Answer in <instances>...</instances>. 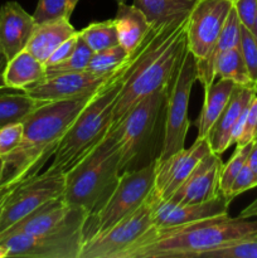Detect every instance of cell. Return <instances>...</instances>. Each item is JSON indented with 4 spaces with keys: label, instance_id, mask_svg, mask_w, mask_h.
<instances>
[{
    "label": "cell",
    "instance_id": "f1b7e54d",
    "mask_svg": "<svg viewBox=\"0 0 257 258\" xmlns=\"http://www.w3.org/2000/svg\"><path fill=\"white\" fill-rule=\"evenodd\" d=\"M131 55L133 54L127 53V50L123 49L120 44L113 45L107 49L93 53L87 66V71L95 75L111 76L122 68Z\"/></svg>",
    "mask_w": 257,
    "mask_h": 258
},
{
    "label": "cell",
    "instance_id": "6da1fadb",
    "mask_svg": "<svg viewBox=\"0 0 257 258\" xmlns=\"http://www.w3.org/2000/svg\"><path fill=\"white\" fill-rule=\"evenodd\" d=\"M185 25L186 20L153 29L134 53L116 98L112 125L144 97L170 85L188 49Z\"/></svg>",
    "mask_w": 257,
    "mask_h": 258
},
{
    "label": "cell",
    "instance_id": "d590c367",
    "mask_svg": "<svg viewBox=\"0 0 257 258\" xmlns=\"http://www.w3.org/2000/svg\"><path fill=\"white\" fill-rule=\"evenodd\" d=\"M257 139V95L252 100L247 111L246 120H244L243 130L237 140V146H243L247 144L253 143Z\"/></svg>",
    "mask_w": 257,
    "mask_h": 258
},
{
    "label": "cell",
    "instance_id": "44dd1931",
    "mask_svg": "<svg viewBox=\"0 0 257 258\" xmlns=\"http://www.w3.org/2000/svg\"><path fill=\"white\" fill-rule=\"evenodd\" d=\"M78 30L73 27L70 17H62L48 22L37 23L25 49L37 59L45 63L50 53Z\"/></svg>",
    "mask_w": 257,
    "mask_h": 258
},
{
    "label": "cell",
    "instance_id": "f907efd6",
    "mask_svg": "<svg viewBox=\"0 0 257 258\" xmlns=\"http://www.w3.org/2000/svg\"><path fill=\"white\" fill-rule=\"evenodd\" d=\"M252 236H253V237H256V238H257V231H256V232H254V233H253V234H252Z\"/></svg>",
    "mask_w": 257,
    "mask_h": 258
},
{
    "label": "cell",
    "instance_id": "4dcf8cb0",
    "mask_svg": "<svg viewBox=\"0 0 257 258\" xmlns=\"http://www.w3.org/2000/svg\"><path fill=\"white\" fill-rule=\"evenodd\" d=\"M80 34V33H78ZM93 52L88 48V45L78 38L76 49L70 57L63 62L57 63L53 66H47L45 67V77L49 76L59 75V73H70V72H81V71L87 70V66L90 63L91 57Z\"/></svg>",
    "mask_w": 257,
    "mask_h": 258
},
{
    "label": "cell",
    "instance_id": "8992f818",
    "mask_svg": "<svg viewBox=\"0 0 257 258\" xmlns=\"http://www.w3.org/2000/svg\"><path fill=\"white\" fill-rule=\"evenodd\" d=\"M121 176L117 143L108 131L102 141L65 173L63 199L90 214L105 204Z\"/></svg>",
    "mask_w": 257,
    "mask_h": 258
},
{
    "label": "cell",
    "instance_id": "8d00e7d4",
    "mask_svg": "<svg viewBox=\"0 0 257 258\" xmlns=\"http://www.w3.org/2000/svg\"><path fill=\"white\" fill-rule=\"evenodd\" d=\"M256 186H257L256 179H254L251 169H249V166L247 165L246 163V165L242 168V170L239 171L238 175L236 176V179H234L233 183H232L228 193L226 194V198L231 202L232 199L238 197L239 194L244 193V191L249 190V189L256 188Z\"/></svg>",
    "mask_w": 257,
    "mask_h": 258
},
{
    "label": "cell",
    "instance_id": "52a82bcc",
    "mask_svg": "<svg viewBox=\"0 0 257 258\" xmlns=\"http://www.w3.org/2000/svg\"><path fill=\"white\" fill-rule=\"evenodd\" d=\"M155 161L140 169L121 174L107 201L96 213L87 216L83 226V242L107 231L138 211L154 190Z\"/></svg>",
    "mask_w": 257,
    "mask_h": 258
},
{
    "label": "cell",
    "instance_id": "7402d4cb",
    "mask_svg": "<svg viewBox=\"0 0 257 258\" xmlns=\"http://www.w3.org/2000/svg\"><path fill=\"white\" fill-rule=\"evenodd\" d=\"M239 42H241V22L237 17L236 10L232 7L228 17H227L223 30H222L218 40L214 44L213 49L211 50L208 57L203 60H199V62L196 60L197 81L202 83L203 90H207L216 80V77H214V63H216L217 58L231 48L239 47Z\"/></svg>",
    "mask_w": 257,
    "mask_h": 258
},
{
    "label": "cell",
    "instance_id": "e0dca14e",
    "mask_svg": "<svg viewBox=\"0 0 257 258\" xmlns=\"http://www.w3.org/2000/svg\"><path fill=\"white\" fill-rule=\"evenodd\" d=\"M223 161L221 155L209 153L194 168L190 175L168 201L176 204H201L222 196L219 189Z\"/></svg>",
    "mask_w": 257,
    "mask_h": 258
},
{
    "label": "cell",
    "instance_id": "7c38bea8",
    "mask_svg": "<svg viewBox=\"0 0 257 258\" xmlns=\"http://www.w3.org/2000/svg\"><path fill=\"white\" fill-rule=\"evenodd\" d=\"M233 3L228 0H197L186 19V48L197 62L208 57L218 40Z\"/></svg>",
    "mask_w": 257,
    "mask_h": 258
},
{
    "label": "cell",
    "instance_id": "e575fe53",
    "mask_svg": "<svg viewBox=\"0 0 257 258\" xmlns=\"http://www.w3.org/2000/svg\"><path fill=\"white\" fill-rule=\"evenodd\" d=\"M24 135L23 122H14L0 127V159L9 156L20 145Z\"/></svg>",
    "mask_w": 257,
    "mask_h": 258
},
{
    "label": "cell",
    "instance_id": "1f68e13d",
    "mask_svg": "<svg viewBox=\"0 0 257 258\" xmlns=\"http://www.w3.org/2000/svg\"><path fill=\"white\" fill-rule=\"evenodd\" d=\"M251 146L252 143L243 146H237L232 158L228 160V163L223 164L221 179H219V189H221V193L223 194L224 197L228 193L229 188H231L232 183H233V180L236 179V176L238 175V173L242 170V168L246 165L247 158H248L249 150H251Z\"/></svg>",
    "mask_w": 257,
    "mask_h": 258
},
{
    "label": "cell",
    "instance_id": "ab89813d",
    "mask_svg": "<svg viewBox=\"0 0 257 258\" xmlns=\"http://www.w3.org/2000/svg\"><path fill=\"white\" fill-rule=\"evenodd\" d=\"M247 165L251 169L254 179L257 181V139L252 143L251 150H249L248 158H247Z\"/></svg>",
    "mask_w": 257,
    "mask_h": 258
},
{
    "label": "cell",
    "instance_id": "5b68a950",
    "mask_svg": "<svg viewBox=\"0 0 257 258\" xmlns=\"http://www.w3.org/2000/svg\"><path fill=\"white\" fill-rule=\"evenodd\" d=\"M168 87L144 97L111 126L110 133L120 150L121 174L143 168L159 158Z\"/></svg>",
    "mask_w": 257,
    "mask_h": 258
},
{
    "label": "cell",
    "instance_id": "30bf717a",
    "mask_svg": "<svg viewBox=\"0 0 257 258\" xmlns=\"http://www.w3.org/2000/svg\"><path fill=\"white\" fill-rule=\"evenodd\" d=\"M154 228L149 197L133 214L83 242L80 258H127L134 247Z\"/></svg>",
    "mask_w": 257,
    "mask_h": 258
},
{
    "label": "cell",
    "instance_id": "ac0fdd59",
    "mask_svg": "<svg viewBox=\"0 0 257 258\" xmlns=\"http://www.w3.org/2000/svg\"><path fill=\"white\" fill-rule=\"evenodd\" d=\"M87 216V212L81 208H73L63 199V197H60L43 204L7 231L23 232L28 234L52 233L86 219Z\"/></svg>",
    "mask_w": 257,
    "mask_h": 258
},
{
    "label": "cell",
    "instance_id": "d4e9b609",
    "mask_svg": "<svg viewBox=\"0 0 257 258\" xmlns=\"http://www.w3.org/2000/svg\"><path fill=\"white\" fill-rule=\"evenodd\" d=\"M197 0H134L153 29L185 22Z\"/></svg>",
    "mask_w": 257,
    "mask_h": 258
},
{
    "label": "cell",
    "instance_id": "74e56055",
    "mask_svg": "<svg viewBox=\"0 0 257 258\" xmlns=\"http://www.w3.org/2000/svg\"><path fill=\"white\" fill-rule=\"evenodd\" d=\"M233 8L241 25L252 30L257 17V0H236L233 3Z\"/></svg>",
    "mask_w": 257,
    "mask_h": 258
},
{
    "label": "cell",
    "instance_id": "f546056e",
    "mask_svg": "<svg viewBox=\"0 0 257 258\" xmlns=\"http://www.w3.org/2000/svg\"><path fill=\"white\" fill-rule=\"evenodd\" d=\"M199 258H257V238L251 236L227 242L204 252Z\"/></svg>",
    "mask_w": 257,
    "mask_h": 258
},
{
    "label": "cell",
    "instance_id": "277c9868",
    "mask_svg": "<svg viewBox=\"0 0 257 258\" xmlns=\"http://www.w3.org/2000/svg\"><path fill=\"white\" fill-rule=\"evenodd\" d=\"M134 54L81 110L59 141L48 170L66 171L85 158L105 139L112 125V112L116 98L122 85L123 75Z\"/></svg>",
    "mask_w": 257,
    "mask_h": 258
},
{
    "label": "cell",
    "instance_id": "d6986e66",
    "mask_svg": "<svg viewBox=\"0 0 257 258\" xmlns=\"http://www.w3.org/2000/svg\"><path fill=\"white\" fill-rule=\"evenodd\" d=\"M35 24L33 14L18 2L0 5V48L8 60L27 48Z\"/></svg>",
    "mask_w": 257,
    "mask_h": 258
},
{
    "label": "cell",
    "instance_id": "4fadbf2b",
    "mask_svg": "<svg viewBox=\"0 0 257 258\" xmlns=\"http://www.w3.org/2000/svg\"><path fill=\"white\" fill-rule=\"evenodd\" d=\"M211 151L207 139H196L189 148L181 149L168 158L156 159L153 193L164 201L170 199L199 161Z\"/></svg>",
    "mask_w": 257,
    "mask_h": 258
},
{
    "label": "cell",
    "instance_id": "8fae6325",
    "mask_svg": "<svg viewBox=\"0 0 257 258\" xmlns=\"http://www.w3.org/2000/svg\"><path fill=\"white\" fill-rule=\"evenodd\" d=\"M65 173L45 170L18 184L7 199L0 217V233L43 204L63 197Z\"/></svg>",
    "mask_w": 257,
    "mask_h": 258
},
{
    "label": "cell",
    "instance_id": "836d02e7",
    "mask_svg": "<svg viewBox=\"0 0 257 258\" xmlns=\"http://www.w3.org/2000/svg\"><path fill=\"white\" fill-rule=\"evenodd\" d=\"M242 57L246 63L251 81L257 82V40L251 30L241 25V42H239Z\"/></svg>",
    "mask_w": 257,
    "mask_h": 258
},
{
    "label": "cell",
    "instance_id": "484cf974",
    "mask_svg": "<svg viewBox=\"0 0 257 258\" xmlns=\"http://www.w3.org/2000/svg\"><path fill=\"white\" fill-rule=\"evenodd\" d=\"M214 77L229 80L237 86H254L249 78L239 47L231 48L217 58L214 63Z\"/></svg>",
    "mask_w": 257,
    "mask_h": 258
},
{
    "label": "cell",
    "instance_id": "9c48e42d",
    "mask_svg": "<svg viewBox=\"0 0 257 258\" xmlns=\"http://www.w3.org/2000/svg\"><path fill=\"white\" fill-rule=\"evenodd\" d=\"M85 222L86 219H82L60 231L45 234L3 232L0 244L8 249V257L80 258Z\"/></svg>",
    "mask_w": 257,
    "mask_h": 258
},
{
    "label": "cell",
    "instance_id": "7a4b0ae2",
    "mask_svg": "<svg viewBox=\"0 0 257 258\" xmlns=\"http://www.w3.org/2000/svg\"><path fill=\"white\" fill-rule=\"evenodd\" d=\"M95 93L72 100L43 102L30 112L22 121L24 135L20 145L2 159L3 185H18L38 175L53 158L67 128Z\"/></svg>",
    "mask_w": 257,
    "mask_h": 258
},
{
    "label": "cell",
    "instance_id": "ba28073f",
    "mask_svg": "<svg viewBox=\"0 0 257 258\" xmlns=\"http://www.w3.org/2000/svg\"><path fill=\"white\" fill-rule=\"evenodd\" d=\"M196 81V58L186 49L183 60L168 87L163 144L158 159L168 158L171 154L185 148L186 134L190 126L188 117L189 100Z\"/></svg>",
    "mask_w": 257,
    "mask_h": 258
},
{
    "label": "cell",
    "instance_id": "603a6c76",
    "mask_svg": "<svg viewBox=\"0 0 257 258\" xmlns=\"http://www.w3.org/2000/svg\"><path fill=\"white\" fill-rule=\"evenodd\" d=\"M236 83L229 80L219 78L204 90V102L201 113L196 121L197 139H207L216 121L223 112L228 103Z\"/></svg>",
    "mask_w": 257,
    "mask_h": 258
},
{
    "label": "cell",
    "instance_id": "b9f144b4",
    "mask_svg": "<svg viewBox=\"0 0 257 258\" xmlns=\"http://www.w3.org/2000/svg\"><path fill=\"white\" fill-rule=\"evenodd\" d=\"M253 217H257V198L254 199L251 204H248V206H247L246 208L239 213L238 218L248 219V218H253Z\"/></svg>",
    "mask_w": 257,
    "mask_h": 258
},
{
    "label": "cell",
    "instance_id": "7dc6e473",
    "mask_svg": "<svg viewBox=\"0 0 257 258\" xmlns=\"http://www.w3.org/2000/svg\"><path fill=\"white\" fill-rule=\"evenodd\" d=\"M78 2H80V0H70V3H71V8H72L73 10H75L76 5L78 4Z\"/></svg>",
    "mask_w": 257,
    "mask_h": 258
},
{
    "label": "cell",
    "instance_id": "f6af8a7d",
    "mask_svg": "<svg viewBox=\"0 0 257 258\" xmlns=\"http://www.w3.org/2000/svg\"><path fill=\"white\" fill-rule=\"evenodd\" d=\"M252 34L254 35V38H256V40H257V17H256V20H254V25H253V28H252Z\"/></svg>",
    "mask_w": 257,
    "mask_h": 258
},
{
    "label": "cell",
    "instance_id": "3957f363",
    "mask_svg": "<svg viewBox=\"0 0 257 258\" xmlns=\"http://www.w3.org/2000/svg\"><path fill=\"white\" fill-rule=\"evenodd\" d=\"M257 231V221L214 217L170 228H154L139 242L127 258H199L227 242L244 238Z\"/></svg>",
    "mask_w": 257,
    "mask_h": 258
},
{
    "label": "cell",
    "instance_id": "f35d334b",
    "mask_svg": "<svg viewBox=\"0 0 257 258\" xmlns=\"http://www.w3.org/2000/svg\"><path fill=\"white\" fill-rule=\"evenodd\" d=\"M78 38H80V34H78L77 32L75 35H72V37L68 38L67 40H65L62 44L58 45V47L50 53L48 59L45 60L44 63L45 67H47V66L57 64V63H60L63 62V60L67 59V58L75 52L76 45H77V42H78Z\"/></svg>",
    "mask_w": 257,
    "mask_h": 258
},
{
    "label": "cell",
    "instance_id": "c3c4849f",
    "mask_svg": "<svg viewBox=\"0 0 257 258\" xmlns=\"http://www.w3.org/2000/svg\"><path fill=\"white\" fill-rule=\"evenodd\" d=\"M253 87H254V92H256V95H257V82L254 83V86H253Z\"/></svg>",
    "mask_w": 257,
    "mask_h": 258
},
{
    "label": "cell",
    "instance_id": "60d3db41",
    "mask_svg": "<svg viewBox=\"0 0 257 258\" xmlns=\"http://www.w3.org/2000/svg\"><path fill=\"white\" fill-rule=\"evenodd\" d=\"M15 186L17 185H10V184L0 186V217H2L3 208H4L5 202H7V199L9 198V196L12 194V191L14 190Z\"/></svg>",
    "mask_w": 257,
    "mask_h": 258
},
{
    "label": "cell",
    "instance_id": "d6a6232c",
    "mask_svg": "<svg viewBox=\"0 0 257 258\" xmlns=\"http://www.w3.org/2000/svg\"><path fill=\"white\" fill-rule=\"evenodd\" d=\"M72 12L70 0H38L33 18L35 23H43L62 17L71 18Z\"/></svg>",
    "mask_w": 257,
    "mask_h": 258
},
{
    "label": "cell",
    "instance_id": "7bdbcfd3",
    "mask_svg": "<svg viewBox=\"0 0 257 258\" xmlns=\"http://www.w3.org/2000/svg\"><path fill=\"white\" fill-rule=\"evenodd\" d=\"M8 63V58L7 55L4 54V52L0 48V90H5V85H4V71L5 67H7Z\"/></svg>",
    "mask_w": 257,
    "mask_h": 258
},
{
    "label": "cell",
    "instance_id": "816d5d0a",
    "mask_svg": "<svg viewBox=\"0 0 257 258\" xmlns=\"http://www.w3.org/2000/svg\"><path fill=\"white\" fill-rule=\"evenodd\" d=\"M228 2H232V3H234V2H236V0H228Z\"/></svg>",
    "mask_w": 257,
    "mask_h": 258
},
{
    "label": "cell",
    "instance_id": "cb8c5ba5",
    "mask_svg": "<svg viewBox=\"0 0 257 258\" xmlns=\"http://www.w3.org/2000/svg\"><path fill=\"white\" fill-rule=\"evenodd\" d=\"M45 78V64L27 49L10 58L4 71V85L8 90L27 91Z\"/></svg>",
    "mask_w": 257,
    "mask_h": 258
},
{
    "label": "cell",
    "instance_id": "ee69618b",
    "mask_svg": "<svg viewBox=\"0 0 257 258\" xmlns=\"http://www.w3.org/2000/svg\"><path fill=\"white\" fill-rule=\"evenodd\" d=\"M8 257V249L5 248L3 244H0V258H7Z\"/></svg>",
    "mask_w": 257,
    "mask_h": 258
},
{
    "label": "cell",
    "instance_id": "5bb4252c",
    "mask_svg": "<svg viewBox=\"0 0 257 258\" xmlns=\"http://www.w3.org/2000/svg\"><path fill=\"white\" fill-rule=\"evenodd\" d=\"M113 75L100 76L87 70L81 72L59 73V75L45 77L44 80L23 92L28 93L30 97L39 102L72 100V98L85 97L95 93Z\"/></svg>",
    "mask_w": 257,
    "mask_h": 258
},
{
    "label": "cell",
    "instance_id": "2e32d148",
    "mask_svg": "<svg viewBox=\"0 0 257 258\" xmlns=\"http://www.w3.org/2000/svg\"><path fill=\"white\" fill-rule=\"evenodd\" d=\"M254 96L256 92L253 86H236L223 112L207 138L212 153L222 155L229 146L237 143Z\"/></svg>",
    "mask_w": 257,
    "mask_h": 258
},
{
    "label": "cell",
    "instance_id": "4316f807",
    "mask_svg": "<svg viewBox=\"0 0 257 258\" xmlns=\"http://www.w3.org/2000/svg\"><path fill=\"white\" fill-rule=\"evenodd\" d=\"M42 103L23 91L22 93H0V127L22 122Z\"/></svg>",
    "mask_w": 257,
    "mask_h": 258
},
{
    "label": "cell",
    "instance_id": "bcb514c9",
    "mask_svg": "<svg viewBox=\"0 0 257 258\" xmlns=\"http://www.w3.org/2000/svg\"><path fill=\"white\" fill-rule=\"evenodd\" d=\"M3 185V163L2 159H0V186Z\"/></svg>",
    "mask_w": 257,
    "mask_h": 258
},
{
    "label": "cell",
    "instance_id": "ffe728a7",
    "mask_svg": "<svg viewBox=\"0 0 257 258\" xmlns=\"http://www.w3.org/2000/svg\"><path fill=\"white\" fill-rule=\"evenodd\" d=\"M112 20L117 32L118 44L130 54L139 49L153 30L144 13L134 4L117 3V12Z\"/></svg>",
    "mask_w": 257,
    "mask_h": 258
},
{
    "label": "cell",
    "instance_id": "83f0119b",
    "mask_svg": "<svg viewBox=\"0 0 257 258\" xmlns=\"http://www.w3.org/2000/svg\"><path fill=\"white\" fill-rule=\"evenodd\" d=\"M80 37L88 45L93 53L107 49L118 44L117 32L112 19L102 20V22H92L78 30Z\"/></svg>",
    "mask_w": 257,
    "mask_h": 258
},
{
    "label": "cell",
    "instance_id": "9a60e30c",
    "mask_svg": "<svg viewBox=\"0 0 257 258\" xmlns=\"http://www.w3.org/2000/svg\"><path fill=\"white\" fill-rule=\"evenodd\" d=\"M231 202L222 194L213 201L201 204H176L171 201H164L150 194L151 218L156 229L183 226L214 217L228 216Z\"/></svg>",
    "mask_w": 257,
    "mask_h": 258
},
{
    "label": "cell",
    "instance_id": "681fc988",
    "mask_svg": "<svg viewBox=\"0 0 257 258\" xmlns=\"http://www.w3.org/2000/svg\"><path fill=\"white\" fill-rule=\"evenodd\" d=\"M117 3H126V0H116Z\"/></svg>",
    "mask_w": 257,
    "mask_h": 258
}]
</instances>
